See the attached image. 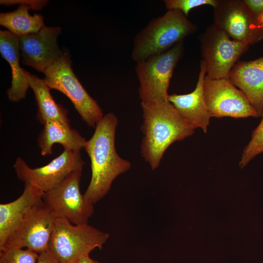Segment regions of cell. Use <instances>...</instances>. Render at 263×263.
Returning a JSON list of instances; mask_svg holds the SVG:
<instances>
[{"label":"cell","mask_w":263,"mask_h":263,"mask_svg":"<svg viewBox=\"0 0 263 263\" xmlns=\"http://www.w3.org/2000/svg\"><path fill=\"white\" fill-rule=\"evenodd\" d=\"M117 124L118 119L114 113L104 115L85 145L84 149L91 161L92 175L83 195L85 200L93 205L107 194L118 176L131 168L130 162L121 157L116 150Z\"/></svg>","instance_id":"cell-1"},{"label":"cell","mask_w":263,"mask_h":263,"mask_svg":"<svg viewBox=\"0 0 263 263\" xmlns=\"http://www.w3.org/2000/svg\"><path fill=\"white\" fill-rule=\"evenodd\" d=\"M262 120L258 126L253 131L251 139L244 147L239 165L245 167L256 155L263 152V112Z\"/></svg>","instance_id":"cell-21"},{"label":"cell","mask_w":263,"mask_h":263,"mask_svg":"<svg viewBox=\"0 0 263 263\" xmlns=\"http://www.w3.org/2000/svg\"><path fill=\"white\" fill-rule=\"evenodd\" d=\"M60 32L59 27L45 26L37 33L19 37L22 63L44 73L63 54L57 43Z\"/></svg>","instance_id":"cell-13"},{"label":"cell","mask_w":263,"mask_h":263,"mask_svg":"<svg viewBox=\"0 0 263 263\" xmlns=\"http://www.w3.org/2000/svg\"><path fill=\"white\" fill-rule=\"evenodd\" d=\"M72 64L69 55L63 53L43 73V80L50 89L57 90L65 95L82 119L90 127L95 128L104 116L102 109L75 75Z\"/></svg>","instance_id":"cell-6"},{"label":"cell","mask_w":263,"mask_h":263,"mask_svg":"<svg viewBox=\"0 0 263 263\" xmlns=\"http://www.w3.org/2000/svg\"><path fill=\"white\" fill-rule=\"evenodd\" d=\"M38 256L29 249L6 248L0 251V263H37Z\"/></svg>","instance_id":"cell-22"},{"label":"cell","mask_w":263,"mask_h":263,"mask_svg":"<svg viewBox=\"0 0 263 263\" xmlns=\"http://www.w3.org/2000/svg\"><path fill=\"white\" fill-rule=\"evenodd\" d=\"M204 94L211 117L260 116L245 94L229 79H212L206 75Z\"/></svg>","instance_id":"cell-10"},{"label":"cell","mask_w":263,"mask_h":263,"mask_svg":"<svg viewBox=\"0 0 263 263\" xmlns=\"http://www.w3.org/2000/svg\"><path fill=\"white\" fill-rule=\"evenodd\" d=\"M43 125L38 139L42 156L51 155L55 144H60L67 150L80 151L84 148L86 140L70 126L56 121H47Z\"/></svg>","instance_id":"cell-18"},{"label":"cell","mask_w":263,"mask_h":263,"mask_svg":"<svg viewBox=\"0 0 263 263\" xmlns=\"http://www.w3.org/2000/svg\"><path fill=\"white\" fill-rule=\"evenodd\" d=\"M184 50V41H182L166 52L136 62L135 71L139 83L141 103L168 101L170 80Z\"/></svg>","instance_id":"cell-5"},{"label":"cell","mask_w":263,"mask_h":263,"mask_svg":"<svg viewBox=\"0 0 263 263\" xmlns=\"http://www.w3.org/2000/svg\"><path fill=\"white\" fill-rule=\"evenodd\" d=\"M196 30L181 11L168 10L152 19L135 36L132 58L137 62L166 52Z\"/></svg>","instance_id":"cell-3"},{"label":"cell","mask_w":263,"mask_h":263,"mask_svg":"<svg viewBox=\"0 0 263 263\" xmlns=\"http://www.w3.org/2000/svg\"><path fill=\"white\" fill-rule=\"evenodd\" d=\"M43 194L37 187L26 183L18 198L0 204V251L31 210L43 201Z\"/></svg>","instance_id":"cell-15"},{"label":"cell","mask_w":263,"mask_h":263,"mask_svg":"<svg viewBox=\"0 0 263 263\" xmlns=\"http://www.w3.org/2000/svg\"><path fill=\"white\" fill-rule=\"evenodd\" d=\"M249 11L257 18L263 13V0H242Z\"/></svg>","instance_id":"cell-24"},{"label":"cell","mask_w":263,"mask_h":263,"mask_svg":"<svg viewBox=\"0 0 263 263\" xmlns=\"http://www.w3.org/2000/svg\"><path fill=\"white\" fill-rule=\"evenodd\" d=\"M207 75L212 79H228L232 68L249 45L231 39L214 23L199 38Z\"/></svg>","instance_id":"cell-7"},{"label":"cell","mask_w":263,"mask_h":263,"mask_svg":"<svg viewBox=\"0 0 263 263\" xmlns=\"http://www.w3.org/2000/svg\"><path fill=\"white\" fill-rule=\"evenodd\" d=\"M228 79L245 94L261 116L263 112V56L238 61L231 70Z\"/></svg>","instance_id":"cell-16"},{"label":"cell","mask_w":263,"mask_h":263,"mask_svg":"<svg viewBox=\"0 0 263 263\" xmlns=\"http://www.w3.org/2000/svg\"><path fill=\"white\" fill-rule=\"evenodd\" d=\"M0 52L11 68L12 82L6 93L8 97L12 102H18L25 97L29 88L26 71L19 65V38L8 30H0Z\"/></svg>","instance_id":"cell-17"},{"label":"cell","mask_w":263,"mask_h":263,"mask_svg":"<svg viewBox=\"0 0 263 263\" xmlns=\"http://www.w3.org/2000/svg\"><path fill=\"white\" fill-rule=\"evenodd\" d=\"M84 164L80 151L64 150L45 166L31 168L18 157L13 168L19 179L37 187L44 193L59 185L72 173L82 170Z\"/></svg>","instance_id":"cell-9"},{"label":"cell","mask_w":263,"mask_h":263,"mask_svg":"<svg viewBox=\"0 0 263 263\" xmlns=\"http://www.w3.org/2000/svg\"><path fill=\"white\" fill-rule=\"evenodd\" d=\"M17 1L21 3L17 9L11 12L0 13V24L1 26L18 38L37 33L45 26L43 16L37 14L31 16L29 10L40 9L45 5L47 1Z\"/></svg>","instance_id":"cell-19"},{"label":"cell","mask_w":263,"mask_h":263,"mask_svg":"<svg viewBox=\"0 0 263 263\" xmlns=\"http://www.w3.org/2000/svg\"><path fill=\"white\" fill-rule=\"evenodd\" d=\"M75 263H100L98 261L91 259L89 255L81 257Z\"/></svg>","instance_id":"cell-26"},{"label":"cell","mask_w":263,"mask_h":263,"mask_svg":"<svg viewBox=\"0 0 263 263\" xmlns=\"http://www.w3.org/2000/svg\"><path fill=\"white\" fill-rule=\"evenodd\" d=\"M143 137L141 153L152 170L159 166L163 155L174 142L191 135L195 129L169 100L141 103Z\"/></svg>","instance_id":"cell-2"},{"label":"cell","mask_w":263,"mask_h":263,"mask_svg":"<svg viewBox=\"0 0 263 263\" xmlns=\"http://www.w3.org/2000/svg\"><path fill=\"white\" fill-rule=\"evenodd\" d=\"M82 170L70 174L62 183L43 193V201L56 218L74 225L87 224L94 205L87 201L80 190Z\"/></svg>","instance_id":"cell-8"},{"label":"cell","mask_w":263,"mask_h":263,"mask_svg":"<svg viewBox=\"0 0 263 263\" xmlns=\"http://www.w3.org/2000/svg\"><path fill=\"white\" fill-rule=\"evenodd\" d=\"M164 1L168 10H178L187 17L189 11L195 7L208 5L214 8L217 0H165Z\"/></svg>","instance_id":"cell-23"},{"label":"cell","mask_w":263,"mask_h":263,"mask_svg":"<svg viewBox=\"0 0 263 263\" xmlns=\"http://www.w3.org/2000/svg\"><path fill=\"white\" fill-rule=\"evenodd\" d=\"M37 263H60L48 250L39 254Z\"/></svg>","instance_id":"cell-25"},{"label":"cell","mask_w":263,"mask_h":263,"mask_svg":"<svg viewBox=\"0 0 263 263\" xmlns=\"http://www.w3.org/2000/svg\"><path fill=\"white\" fill-rule=\"evenodd\" d=\"M257 19L260 25L263 28V13L257 18Z\"/></svg>","instance_id":"cell-27"},{"label":"cell","mask_w":263,"mask_h":263,"mask_svg":"<svg viewBox=\"0 0 263 263\" xmlns=\"http://www.w3.org/2000/svg\"><path fill=\"white\" fill-rule=\"evenodd\" d=\"M109 237L107 233L88 224L74 225L56 218L48 250L60 263H75L94 249H101Z\"/></svg>","instance_id":"cell-4"},{"label":"cell","mask_w":263,"mask_h":263,"mask_svg":"<svg viewBox=\"0 0 263 263\" xmlns=\"http://www.w3.org/2000/svg\"><path fill=\"white\" fill-rule=\"evenodd\" d=\"M56 219L42 201L31 210L1 251L25 247L40 254L48 250Z\"/></svg>","instance_id":"cell-12"},{"label":"cell","mask_w":263,"mask_h":263,"mask_svg":"<svg viewBox=\"0 0 263 263\" xmlns=\"http://www.w3.org/2000/svg\"><path fill=\"white\" fill-rule=\"evenodd\" d=\"M29 87L34 92L38 105L37 118L44 125L46 122L56 121L70 125L68 110L57 103L50 92V88L42 79L26 71Z\"/></svg>","instance_id":"cell-20"},{"label":"cell","mask_w":263,"mask_h":263,"mask_svg":"<svg viewBox=\"0 0 263 263\" xmlns=\"http://www.w3.org/2000/svg\"><path fill=\"white\" fill-rule=\"evenodd\" d=\"M207 68L203 59L200 61V70L195 89L183 94H169V101L182 116L195 129L200 128L205 133L207 131L211 117L206 102L204 81Z\"/></svg>","instance_id":"cell-14"},{"label":"cell","mask_w":263,"mask_h":263,"mask_svg":"<svg viewBox=\"0 0 263 263\" xmlns=\"http://www.w3.org/2000/svg\"><path fill=\"white\" fill-rule=\"evenodd\" d=\"M214 24L231 39L250 45L263 39V28L242 0H217Z\"/></svg>","instance_id":"cell-11"}]
</instances>
